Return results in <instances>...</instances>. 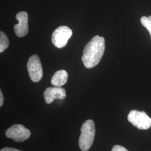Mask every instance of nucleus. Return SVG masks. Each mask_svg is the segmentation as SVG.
I'll list each match as a JSON object with an SVG mask.
<instances>
[{
  "label": "nucleus",
  "instance_id": "10",
  "mask_svg": "<svg viewBox=\"0 0 151 151\" xmlns=\"http://www.w3.org/2000/svg\"><path fill=\"white\" fill-rule=\"evenodd\" d=\"M9 45V40L7 35L2 32H0V53H2Z\"/></svg>",
  "mask_w": 151,
  "mask_h": 151
},
{
  "label": "nucleus",
  "instance_id": "4",
  "mask_svg": "<svg viewBox=\"0 0 151 151\" xmlns=\"http://www.w3.org/2000/svg\"><path fill=\"white\" fill-rule=\"evenodd\" d=\"M72 31L70 27L60 26L53 32L52 42L55 47L62 48L67 45L68 40L72 36Z\"/></svg>",
  "mask_w": 151,
  "mask_h": 151
},
{
  "label": "nucleus",
  "instance_id": "8",
  "mask_svg": "<svg viewBox=\"0 0 151 151\" xmlns=\"http://www.w3.org/2000/svg\"><path fill=\"white\" fill-rule=\"evenodd\" d=\"M44 98L48 104L53 103L55 99L63 100L66 97L65 88L61 87H50L44 92Z\"/></svg>",
  "mask_w": 151,
  "mask_h": 151
},
{
  "label": "nucleus",
  "instance_id": "11",
  "mask_svg": "<svg viewBox=\"0 0 151 151\" xmlns=\"http://www.w3.org/2000/svg\"><path fill=\"white\" fill-rule=\"evenodd\" d=\"M140 22L142 24V25L145 27H146V29L150 32V34L151 37V22L148 19V17L143 16L140 19Z\"/></svg>",
  "mask_w": 151,
  "mask_h": 151
},
{
  "label": "nucleus",
  "instance_id": "14",
  "mask_svg": "<svg viewBox=\"0 0 151 151\" xmlns=\"http://www.w3.org/2000/svg\"><path fill=\"white\" fill-rule=\"evenodd\" d=\"M4 103V96L1 90L0 91V106H2Z\"/></svg>",
  "mask_w": 151,
  "mask_h": 151
},
{
  "label": "nucleus",
  "instance_id": "15",
  "mask_svg": "<svg viewBox=\"0 0 151 151\" xmlns=\"http://www.w3.org/2000/svg\"><path fill=\"white\" fill-rule=\"evenodd\" d=\"M148 20H149L150 21H151V16H148Z\"/></svg>",
  "mask_w": 151,
  "mask_h": 151
},
{
  "label": "nucleus",
  "instance_id": "1",
  "mask_svg": "<svg viewBox=\"0 0 151 151\" xmlns=\"http://www.w3.org/2000/svg\"><path fill=\"white\" fill-rule=\"evenodd\" d=\"M105 49V39L96 35L87 43L83 51L82 61L87 68H92L99 63Z\"/></svg>",
  "mask_w": 151,
  "mask_h": 151
},
{
  "label": "nucleus",
  "instance_id": "5",
  "mask_svg": "<svg viewBox=\"0 0 151 151\" xmlns=\"http://www.w3.org/2000/svg\"><path fill=\"white\" fill-rule=\"evenodd\" d=\"M27 70L30 79L34 82H38L43 77V72L40 60L38 55L34 54L28 60Z\"/></svg>",
  "mask_w": 151,
  "mask_h": 151
},
{
  "label": "nucleus",
  "instance_id": "6",
  "mask_svg": "<svg viewBox=\"0 0 151 151\" xmlns=\"http://www.w3.org/2000/svg\"><path fill=\"white\" fill-rule=\"evenodd\" d=\"M5 134L7 138L17 142H22L30 137L31 132L22 124H15L7 129Z\"/></svg>",
  "mask_w": 151,
  "mask_h": 151
},
{
  "label": "nucleus",
  "instance_id": "3",
  "mask_svg": "<svg viewBox=\"0 0 151 151\" xmlns=\"http://www.w3.org/2000/svg\"><path fill=\"white\" fill-rule=\"evenodd\" d=\"M128 120L139 129H148L151 127V118L145 111L133 110L128 114Z\"/></svg>",
  "mask_w": 151,
  "mask_h": 151
},
{
  "label": "nucleus",
  "instance_id": "7",
  "mask_svg": "<svg viewBox=\"0 0 151 151\" xmlns=\"http://www.w3.org/2000/svg\"><path fill=\"white\" fill-rule=\"evenodd\" d=\"M16 19L19 23L14 27V30L18 37L25 36L29 31L28 26V14L25 11H21L17 14Z\"/></svg>",
  "mask_w": 151,
  "mask_h": 151
},
{
  "label": "nucleus",
  "instance_id": "9",
  "mask_svg": "<svg viewBox=\"0 0 151 151\" xmlns=\"http://www.w3.org/2000/svg\"><path fill=\"white\" fill-rule=\"evenodd\" d=\"M68 77V73L65 70H58L53 76L51 79V83L55 87L62 86L66 83Z\"/></svg>",
  "mask_w": 151,
  "mask_h": 151
},
{
  "label": "nucleus",
  "instance_id": "13",
  "mask_svg": "<svg viewBox=\"0 0 151 151\" xmlns=\"http://www.w3.org/2000/svg\"><path fill=\"white\" fill-rule=\"evenodd\" d=\"M1 151H22L20 150H19L16 148H10V147H5L1 150Z\"/></svg>",
  "mask_w": 151,
  "mask_h": 151
},
{
  "label": "nucleus",
  "instance_id": "12",
  "mask_svg": "<svg viewBox=\"0 0 151 151\" xmlns=\"http://www.w3.org/2000/svg\"><path fill=\"white\" fill-rule=\"evenodd\" d=\"M111 151H128L123 146L116 145L114 146Z\"/></svg>",
  "mask_w": 151,
  "mask_h": 151
},
{
  "label": "nucleus",
  "instance_id": "2",
  "mask_svg": "<svg viewBox=\"0 0 151 151\" xmlns=\"http://www.w3.org/2000/svg\"><path fill=\"white\" fill-rule=\"evenodd\" d=\"M78 145L82 151H88L91 148L95 135V126L92 120H87L81 128Z\"/></svg>",
  "mask_w": 151,
  "mask_h": 151
}]
</instances>
